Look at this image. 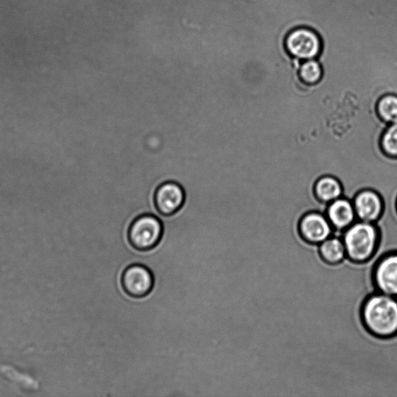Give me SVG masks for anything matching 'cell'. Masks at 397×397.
Instances as JSON below:
<instances>
[{
  "instance_id": "cell-1",
  "label": "cell",
  "mask_w": 397,
  "mask_h": 397,
  "mask_svg": "<svg viewBox=\"0 0 397 397\" xmlns=\"http://www.w3.org/2000/svg\"><path fill=\"white\" fill-rule=\"evenodd\" d=\"M365 329L379 338L397 336V298L376 292L365 300L361 311Z\"/></svg>"
},
{
  "instance_id": "cell-2",
  "label": "cell",
  "mask_w": 397,
  "mask_h": 397,
  "mask_svg": "<svg viewBox=\"0 0 397 397\" xmlns=\"http://www.w3.org/2000/svg\"><path fill=\"white\" fill-rule=\"evenodd\" d=\"M331 10L348 20L362 23L397 20V0H325Z\"/></svg>"
},
{
  "instance_id": "cell-3",
  "label": "cell",
  "mask_w": 397,
  "mask_h": 397,
  "mask_svg": "<svg viewBox=\"0 0 397 397\" xmlns=\"http://www.w3.org/2000/svg\"><path fill=\"white\" fill-rule=\"evenodd\" d=\"M347 259L355 263H367L374 256L379 243V232L374 223L357 220L341 233Z\"/></svg>"
},
{
  "instance_id": "cell-4",
  "label": "cell",
  "mask_w": 397,
  "mask_h": 397,
  "mask_svg": "<svg viewBox=\"0 0 397 397\" xmlns=\"http://www.w3.org/2000/svg\"><path fill=\"white\" fill-rule=\"evenodd\" d=\"M163 233L160 219L150 214H144L133 220L129 229L128 239L135 250L148 251L160 243Z\"/></svg>"
},
{
  "instance_id": "cell-5",
  "label": "cell",
  "mask_w": 397,
  "mask_h": 397,
  "mask_svg": "<svg viewBox=\"0 0 397 397\" xmlns=\"http://www.w3.org/2000/svg\"><path fill=\"white\" fill-rule=\"evenodd\" d=\"M285 46L292 57L302 61L316 59L321 50L319 35L312 30L305 28L292 30L285 40Z\"/></svg>"
},
{
  "instance_id": "cell-6",
  "label": "cell",
  "mask_w": 397,
  "mask_h": 397,
  "mask_svg": "<svg viewBox=\"0 0 397 397\" xmlns=\"http://www.w3.org/2000/svg\"><path fill=\"white\" fill-rule=\"evenodd\" d=\"M121 283L126 295L134 299H141L146 297L153 291L155 278L147 266L133 264L124 270Z\"/></svg>"
},
{
  "instance_id": "cell-7",
  "label": "cell",
  "mask_w": 397,
  "mask_h": 397,
  "mask_svg": "<svg viewBox=\"0 0 397 397\" xmlns=\"http://www.w3.org/2000/svg\"><path fill=\"white\" fill-rule=\"evenodd\" d=\"M372 280L377 292L397 298V251L379 259L373 268Z\"/></svg>"
},
{
  "instance_id": "cell-8",
  "label": "cell",
  "mask_w": 397,
  "mask_h": 397,
  "mask_svg": "<svg viewBox=\"0 0 397 397\" xmlns=\"http://www.w3.org/2000/svg\"><path fill=\"white\" fill-rule=\"evenodd\" d=\"M300 232L304 241L319 245L333 235V228L326 215L309 212L300 222Z\"/></svg>"
},
{
  "instance_id": "cell-9",
  "label": "cell",
  "mask_w": 397,
  "mask_h": 397,
  "mask_svg": "<svg viewBox=\"0 0 397 397\" xmlns=\"http://www.w3.org/2000/svg\"><path fill=\"white\" fill-rule=\"evenodd\" d=\"M184 202V190L177 182H166L156 190L155 204L157 211L162 216L173 215L182 208Z\"/></svg>"
},
{
  "instance_id": "cell-10",
  "label": "cell",
  "mask_w": 397,
  "mask_h": 397,
  "mask_svg": "<svg viewBox=\"0 0 397 397\" xmlns=\"http://www.w3.org/2000/svg\"><path fill=\"white\" fill-rule=\"evenodd\" d=\"M357 220L375 223L382 214V198L372 189H363L353 201Z\"/></svg>"
},
{
  "instance_id": "cell-11",
  "label": "cell",
  "mask_w": 397,
  "mask_h": 397,
  "mask_svg": "<svg viewBox=\"0 0 397 397\" xmlns=\"http://www.w3.org/2000/svg\"><path fill=\"white\" fill-rule=\"evenodd\" d=\"M326 216L333 228V235L339 236L357 220L353 203L343 196L329 203Z\"/></svg>"
},
{
  "instance_id": "cell-12",
  "label": "cell",
  "mask_w": 397,
  "mask_h": 397,
  "mask_svg": "<svg viewBox=\"0 0 397 397\" xmlns=\"http://www.w3.org/2000/svg\"><path fill=\"white\" fill-rule=\"evenodd\" d=\"M319 251L322 260L329 265H339L347 259L345 244L339 235H333L319 244Z\"/></svg>"
},
{
  "instance_id": "cell-13",
  "label": "cell",
  "mask_w": 397,
  "mask_h": 397,
  "mask_svg": "<svg viewBox=\"0 0 397 397\" xmlns=\"http://www.w3.org/2000/svg\"><path fill=\"white\" fill-rule=\"evenodd\" d=\"M343 186L336 177H323L316 182L315 194L322 202L330 203L343 196Z\"/></svg>"
},
{
  "instance_id": "cell-14",
  "label": "cell",
  "mask_w": 397,
  "mask_h": 397,
  "mask_svg": "<svg viewBox=\"0 0 397 397\" xmlns=\"http://www.w3.org/2000/svg\"><path fill=\"white\" fill-rule=\"evenodd\" d=\"M377 111L379 117L386 123L390 124L397 122L396 95L386 94L381 97L377 103Z\"/></svg>"
},
{
  "instance_id": "cell-15",
  "label": "cell",
  "mask_w": 397,
  "mask_h": 397,
  "mask_svg": "<svg viewBox=\"0 0 397 397\" xmlns=\"http://www.w3.org/2000/svg\"><path fill=\"white\" fill-rule=\"evenodd\" d=\"M322 74L323 71L320 62L316 59L301 62L299 68V75L304 83L315 84L319 82Z\"/></svg>"
},
{
  "instance_id": "cell-16",
  "label": "cell",
  "mask_w": 397,
  "mask_h": 397,
  "mask_svg": "<svg viewBox=\"0 0 397 397\" xmlns=\"http://www.w3.org/2000/svg\"><path fill=\"white\" fill-rule=\"evenodd\" d=\"M381 146L386 155L397 157V122L387 126L381 139Z\"/></svg>"
}]
</instances>
